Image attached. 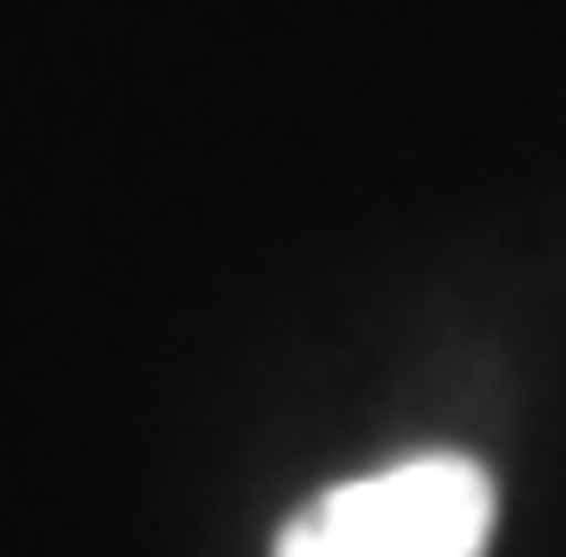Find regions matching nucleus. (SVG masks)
Returning a JSON list of instances; mask_svg holds the SVG:
<instances>
[{
    "label": "nucleus",
    "instance_id": "1",
    "mask_svg": "<svg viewBox=\"0 0 566 557\" xmlns=\"http://www.w3.org/2000/svg\"><path fill=\"white\" fill-rule=\"evenodd\" d=\"M500 491L475 458L433 450L334 483L275 533V557H483Z\"/></svg>",
    "mask_w": 566,
    "mask_h": 557
}]
</instances>
